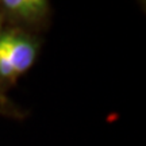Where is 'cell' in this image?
I'll return each instance as SVG.
<instances>
[{"label":"cell","mask_w":146,"mask_h":146,"mask_svg":"<svg viewBox=\"0 0 146 146\" xmlns=\"http://www.w3.org/2000/svg\"><path fill=\"white\" fill-rule=\"evenodd\" d=\"M38 56V42L21 29L0 35V81L11 84L31 68Z\"/></svg>","instance_id":"1"},{"label":"cell","mask_w":146,"mask_h":146,"mask_svg":"<svg viewBox=\"0 0 146 146\" xmlns=\"http://www.w3.org/2000/svg\"><path fill=\"white\" fill-rule=\"evenodd\" d=\"M1 14L25 26H35L49 15V0H0Z\"/></svg>","instance_id":"2"},{"label":"cell","mask_w":146,"mask_h":146,"mask_svg":"<svg viewBox=\"0 0 146 146\" xmlns=\"http://www.w3.org/2000/svg\"><path fill=\"white\" fill-rule=\"evenodd\" d=\"M1 25H3V14H1V11H0V35H1Z\"/></svg>","instance_id":"3"},{"label":"cell","mask_w":146,"mask_h":146,"mask_svg":"<svg viewBox=\"0 0 146 146\" xmlns=\"http://www.w3.org/2000/svg\"><path fill=\"white\" fill-rule=\"evenodd\" d=\"M139 1H142V4H145V0H139Z\"/></svg>","instance_id":"4"}]
</instances>
